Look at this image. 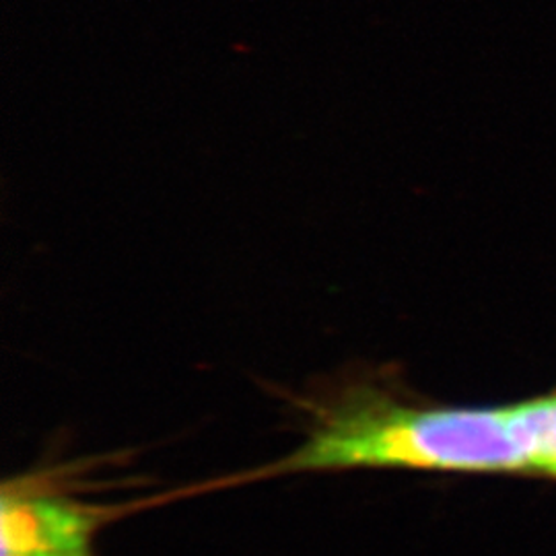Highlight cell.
<instances>
[{"label": "cell", "instance_id": "cell-1", "mask_svg": "<svg viewBox=\"0 0 556 556\" xmlns=\"http://www.w3.org/2000/svg\"><path fill=\"white\" fill-rule=\"evenodd\" d=\"M305 439L241 480L338 470L530 475L509 406H435L378 383H344L309 404Z\"/></svg>", "mask_w": 556, "mask_h": 556}, {"label": "cell", "instance_id": "cell-2", "mask_svg": "<svg viewBox=\"0 0 556 556\" xmlns=\"http://www.w3.org/2000/svg\"><path fill=\"white\" fill-rule=\"evenodd\" d=\"M116 516V507L62 495L29 477L7 480L0 491L2 556H98L96 536Z\"/></svg>", "mask_w": 556, "mask_h": 556}, {"label": "cell", "instance_id": "cell-3", "mask_svg": "<svg viewBox=\"0 0 556 556\" xmlns=\"http://www.w3.org/2000/svg\"><path fill=\"white\" fill-rule=\"evenodd\" d=\"M507 406L530 477L556 480V390Z\"/></svg>", "mask_w": 556, "mask_h": 556}]
</instances>
